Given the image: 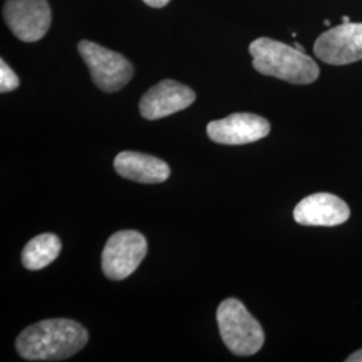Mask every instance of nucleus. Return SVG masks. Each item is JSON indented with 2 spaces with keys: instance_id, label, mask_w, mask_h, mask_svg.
Masks as SVG:
<instances>
[{
  "instance_id": "1",
  "label": "nucleus",
  "mask_w": 362,
  "mask_h": 362,
  "mask_svg": "<svg viewBox=\"0 0 362 362\" xmlns=\"http://www.w3.org/2000/svg\"><path fill=\"white\" fill-rule=\"evenodd\" d=\"M89 333L73 320H46L26 327L16 338V350L27 361H62L88 344Z\"/></svg>"
},
{
  "instance_id": "2",
  "label": "nucleus",
  "mask_w": 362,
  "mask_h": 362,
  "mask_svg": "<svg viewBox=\"0 0 362 362\" xmlns=\"http://www.w3.org/2000/svg\"><path fill=\"white\" fill-rule=\"evenodd\" d=\"M254 69L263 76L296 85H309L320 77V67L305 52L279 40L259 38L250 45Z\"/></svg>"
},
{
  "instance_id": "3",
  "label": "nucleus",
  "mask_w": 362,
  "mask_h": 362,
  "mask_svg": "<svg viewBox=\"0 0 362 362\" xmlns=\"http://www.w3.org/2000/svg\"><path fill=\"white\" fill-rule=\"evenodd\" d=\"M216 320L221 339L233 354L247 357L262 349L264 332L240 300L235 298L223 300L218 308Z\"/></svg>"
},
{
  "instance_id": "4",
  "label": "nucleus",
  "mask_w": 362,
  "mask_h": 362,
  "mask_svg": "<svg viewBox=\"0 0 362 362\" xmlns=\"http://www.w3.org/2000/svg\"><path fill=\"white\" fill-rule=\"evenodd\" d=\"M78 52L89 67L94 83L103 91L121 90L133 77V66L118 52L105 49L90 40H81Z\"/></svg>"
},
{
  "instance_id": "5",
  "label": "nucleus",
  "mask_w": 362,
  "mask_h": 362,
  "mask_svg": "<svg viewBox=\"0 0 362 362\" xmlns=\"http://www.w3.org/2000/svg\"><path fill=\"white\" fill-rule=\"evenodd\" d=\"M148 251L143 233L125 230L112 235L103 251V272L112 281H122L137 270Z\"/></svg>"
},
{
  "instance_id": "6",
  "label": "nucleus",
  "mask_w": 362,
  "mask_h": 362,
  "mask_svg": "<svg viewBox=\"0 0 362 362\" xmlns=\"http://www.w3.org/2000/svg\"><path fill=\"white\" fill-rule=\"evenodd\" d=\"M3 16L13 35L27 43L43 38L52 25L47 0H7Z\"/></svg>"
},
{
  "instance_id": "7",
  "label": "nucleus",
  "mask_w": 362,
  "mask_h": 362,
  "mask_svg": "<svg viewBox=\"0 0 362 362\" xmlns=\"http://www.w3.org/2000/svg\"><path fill=\"white\" fill-rule=\"evenodd\" d=\"M314 54L327 65L362 61V23H342L324 33L314 43Z\"/></svg>"
},
{
  "instance_id": "8",
  "label": "nucleus",
  "mask_w": 362,
  "mask_h": 362,
  "mask_svg": "<svg viewBox=\"0 0 362 362\" xmlns=\"http://www.w3.org/2000/svg\"><path fill=\"white\" fill-rule=\"evenodd\" d=\"M270 133V122L252 113H233L209 122L208 137L223 145H245L264 139Z\"/></svg>"
},
{
  "instance_id": "9",
  "label": "nucleus",
  "mask_w": 362,
  "mask_h": 362,
  "mask_svg": "<svg viewBox=\"0 0 362 362\" xmlns=\"http://www.w3.org/2000/svg\"><path fill=\"white\" fill-rule=\"evenodd\" d=\"M196 94L180 82L164 79L146 91L140 101V113L153 121L175 115L194 104Z\"/></svg>"
},
{
  "instance_id": "10",
  "label": "nucleus",
  "mask_w": 362,
  "mask_h": 362,
  "mask_svg": "<svg viewBox=\"0 0 362 362\" xmlns=\"http://www.w3.org/2000/svg\"><path fill=\"white\" fill-rule=\"evenodd\" d=\"M349 218V206L336 194L324 192L305 197L294 209V220L302 226L334 227Z\"/></svg>"
},
{
  "instance_id": "11",
  "label": "nucleus",
  "mask_w": 362,
  "mask_h": 362,
  "mask_svg": "<svg viewBox=\"0 0 362 362\" xmlns=\"http://www.w3.org/2000/svg\"><path fill=\"white\" fill-rule=\"evenodd\" d=\"M117 173L128 180L141 184H160L168 180V164L153 156L140 152H121L115 158Z\"/></svg>"
},
{
  "instance_id": "12",
  "label": "nucleus",
  "mask_w": 362,
  "mask_h": 362,
  "mask_svg": "<svg viewBox=\"0 0 362 362\" xmlns=\"http://www.w3.org/2000/svg\"><path fill=\"white\" fill-rule=\"evenodd\" d=\"M61 240L54 233H42L31 239L22 252V263L27 270L38 272L52 264L61 254Z\"/></svg>"
},
{
  "instance_id": "13",
  "label": "nucleus",
  "mask_w": 362,
  "mask_h": 362,
  "mask_svg": "<svg viewBox=\"0 0 362 362\" xmlns=\"http://www.w3.org/2000/svg\"><path fill=\"white\" fill-rule=\"evenodd\" d=\"M19 86V78L3 59L0 61V91L8 93L15 90Z\"/></svg>"
},
{
  "instance_id": "14",
  "label": "nucleus",
  "mask_w": 362,
  "mask_h": 362,
  "mask_svg": "<svg viewBox=\"0 0 362 362\" xmlns=\"http://www.w3.org/2000/svg\"><path fill=\"white\" fill-rule=\"evenodd\" d=\"M170 0H144L145 4L153 7V8H161L164 6H167Z\"/></svg>"
},
{
  "instance_id": "15",
  "label": "nucleus",
  "mask_w": 362,
  "mask_h": 362,
  "mask_svg": "<svg viewBox=\"0 0 362 362\" xmlns=\"http://www.w3.org/2000/svg\"><path fill=\"white\" fill-rule=\"evenodd\" d=\"M348 362H362V349L350 354L349 357L346 358Z\"/></svg>"
},
{
  "instance_id": "16",
  "label": "nucleus",
  "mask_w": 362,
  "mask_h": 362,
  "mask_svg": "<svg viewBox=\"0 0 362 362\" xmlns=\"http://www.w3.org/2000/svg\"><path fill=\"white\" fill-rule=\"evenodd\" d=\"M294 47H296V49H298V50H300V52H305L303 46H302V45H299V43H294Z\"/></svg>"
},
{
  "instance_id": "17",
  "label": "nucleus",
  "mask_w": 362,
  "mask_h": 362,
  "mask_svg": "<svg viewBox=\"0 0 362 362\" xmlns=\"http://www.w3.org/2000/svg\"><path fill=\"white\" fill-rule=\"evenodd\" d=\"M342 22H344V23H350L349 16H344V18H342Z\"/></svg>"
},
{
  "instance_id": "18",
  "label": "nucleus",
  "mask_w": 362,
  "mask_h": 362,
  "mask_svg": "<svg viewBox=\"0 0 362 362\" xmlns=\"http://www.w3.org/2000/svg\"><path fill=\"white\" fill-rule=\"evenodd\" d=\"M324 25H325V26H330V25H332V22H330V21H329V19H325Z\"/></svg>"
}]
</instances>
